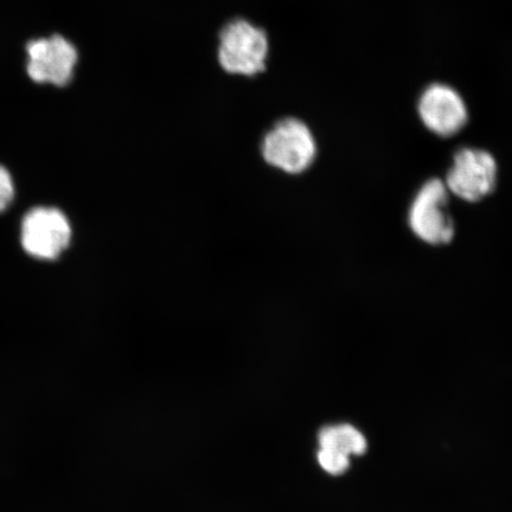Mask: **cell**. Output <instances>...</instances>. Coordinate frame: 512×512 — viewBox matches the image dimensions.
Segmentation results:
<instances>
[{
    "instance_id": "obj_6",
    "label": "cell",
    "mask_w": 512,
    "mask_h": 512,
    "mask_svg": "<svg viewBox=\"0 0 512 512\" xmlns=\"http://www.w3.org/2000/svg\"><path fill=\"white\" fill-rule=\"evenodd\" d=\"M72 227L56 208H35L22 223V245L35 258L56 259L69 246Z\"/></svg>"
},
{
    "instance_id": "obj_3",
    "label": "cell",
    "mask_w": 512,
    "mask_h": 512,
    "mask_svg": "<svg viewBox=\"0 0 512 512\" xmlns=\"http://www.w3.org/2000/svg\"><path fill=\"white\" fill-rule=\"evenodd\" d=\"M448 190L440 179H431L420 189L409 210V226L414 234L431 245H446L454 236L448 214Z\"/></svg>"
},
{
    "instance_id": "obj_8",
    "label": "cell",
    "mask_w": 512,
    "mask_h": 512,
    "mask_svg": "<svg viewBox=\"0 0 512 512\" xmlns=\"http://www.w3.org/2000/svg\"><path fill=\"white\" fill-rule=\"evenodd\" d=\"M319 448L343 456H362L367 451V440L354 426L348 424L325 426L318 433Z\"/></svg>"
},
{
    "instance_id": "obj_7",
    "label": "cell",
    "mask_w": 512,
    "mask_h": 512,
    "mask_svg": "<svg viewBox=\"0 0 512 512\" xmlns=\"http://www.w3.org/2000/svg\"><path fill=\"white\" fill-rule=\"evenodd\" d=\"M419 115L422 123L440 137H452L467 123V108L462 96L450 86L434 83L421 94Z\"/></svg>"
},
{
    "instance_id": "obj_1",
    "label": "cell",
    "mask_w": 512,
    "mask_h": 512,
    "mask_svg": "<svg viewBox=\"0 0 512 512\" xmlns=\"http://www.w3.org/2000/svg\"><path fill=\"white\" fill-rule=\"evenodd\" d=\"M268 53L266 31L245 18L232 19L220 31L217 59L228 74L254 78L264 73Z\"/></svg>"
},
{
    "instance_id": "obj_10",
    "label": "cell",
    "mask_w": 512,
    "mask_h": 512,
    "mask_svg": "<svg viewBox=\"0 0 512 512\" xmlns=\"http://www.w3.org/2000/svg\"><path fill=\"white\" fill-rule=\"evenodd\" d=\"M14 194V183H12L9 171L0 165V211L8 208Z\"/></svg>"
},
{
    "instance_id": "obj_2",
    "label": "cell",
    "mask_w": 512,
    "mask_h": 512,
    "mask_svg": "<svg viewBox=\"0 0 512 512\" xmlns=\"http://www.w3.org/2000/svg\"><path fill=\"white\" fill-rule=\"evenodd\" d=\"M261 155L275 169L286 174H302L316 158V140L304 121L281 119L262 139Z\"/></svg>"
},
{
    "instance_id": "obj_9",
    "label": "cell",
    "mask_w": 512,
    "mask_h": 512,
    "mask_svg": "<svg viewBox=\"0 0 512 512\" xmlns=\"http://www.w3.org/2000/svg\"><path fill=\"white\" fill-rule=\"evenodd\" d=\"M317 459L325 472L332 476L343 475L350 467V458L334 451L319 448Z\"/></svg>"
},
{
    "instance_id": "obj_4",
    "label": "cell",
    "mask_w": 512,
    "mask_h": 512,
    "mask_svg": "<svg viewBox=\"0 0 512 512\" xmlns=\"http://www.w3.org/2000/svg\"><path fill=\"white\" fill-rule=\"evenodd\" d=\"M497 164L489 152L463 149L454 156L446 188L462 200L478 202L495 189Z\"/></svg>"
},
{
    "instance_id": "obj_5",
    "label": "cell",
    "mask_w": 512,
    "mask_h": 512,
    "mask_svg": "<svg viewBox=\"0 0 512 512\" xmlns=\"http://www.w3.org/2000/svg\"><path fill=\"white\" fill-rule=\"evenodd\" d=\"M28 74L37 83L67 86L74 78L79 55L74 44L61 35L29 42Z\"/></svg>"
}]
</instances>
